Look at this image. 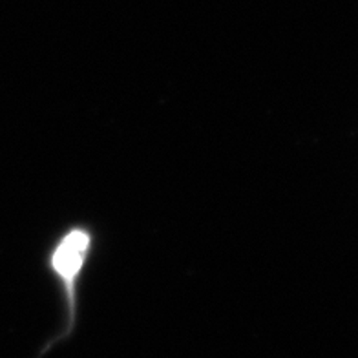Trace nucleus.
Instances as JSON below:
<instances>
[{
    "instance_id": "obj_1",
    "label": "nucleus",
    "mask_w": 358,
    "mask_h": 358,
    "mask_svg": "<svg viewBox=\"0 0 358 358\" xmlns=\"http://www.w3.org/2000/svg\"><path fill=\"white\" fill-rule=\"evenodd\" d=\"M95 249V232L86 223H73L57 236L46 252V268L59 283L62 298L61 329L41 349L43 358L50 349L68 342L79 320V285Z\"/></svg>"
}]
</instances>
